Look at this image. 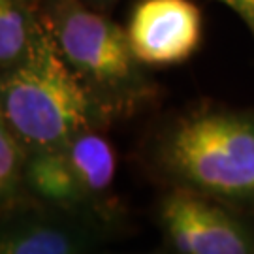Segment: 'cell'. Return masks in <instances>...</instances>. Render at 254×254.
I'll use <instances>...</instances> for the list:
<instances>
[{
  "label": "cell",
  "mask_w": 254,
  "mask_h": 254,
  "mask_svg": "<svg viewBox=\"0 0 254 254\" xmlns=\"http://www.w3.org/2000/svg\"><path fill=\"white\" fill-rule=\"evenodd\" d=\"M156 162L177 187L254 207V113L200 108L164 128Z\"/></svg>",
  "instance_id": "1"
},
{
  "label": "cell",
  "mask_w": 254,
  "mask_h": 254,
  "mask_svg": "<svg viewBox=\"0 0 254 254\" xmlns=\"http://www.w3.org/2000/svg\"><path fill=\"white\" fill-rule=\"evenodd\" d=\"M0 115L30 153L64 147L109 119L70 70L51 34L23 64L0 72Z\"/></svg>",
  "instance_id": "2"
},
{
  "label": "cell",
  "mask_w": 254,
  "mask_h": 254,
  "mask_svg": "<svg viewBox=\"0 0 254 254\" xmlns=\"http://www.w3.org/2000/svg\"><path fill=\"white\" fill-rule=\"evenodd\" d=\"M47 30L63 59L111 115L141 108L154 92L128 32L83 0H42Z\"/></svg>",
  "instance_id": "3"
},
{
  "label": "cell",
  "mask_w": 254,
  "mask_h": 254,
  "mask_svg": "<svg viewBox=\"0 0 254 254\" xmlns=\"http://www.w3.org/2000/svg\"><path fill=\"white\" fill-rule=\"evenodd\" d=\"M160 222L179 254H254V234L220 201L175 187L160 201Z\"/></svg>",
  "instance_id": "4"
},
{
  "label": "cell",
  "mask_w": 254,
  "mask_h": 254,
  "mask_svg": "<svg viewBox=\"0 0 254 254\" xmlns=\"http://www.w3.org/2000/svg\"><path fill=\"white\" fill-rule=\"evenodd\" d=\"M127 32L145 66L185 63L200 46V9L189 0H141L130 15Z\"/></svg>",
  "instance_id": "5"
},
{
  "label": "cell",
  "mask_w": 254,
  "mask_h": 254,
  "mask_svg": "<svg viewBox=\"0 0 254 254\" xmlns=\"http://www.w3.org/2000/svg\"><path fill=\"white\" fill-rule=\"evenodd\" d=\"M47 34L42 0H0V72L25 63Z\"/></svg>",
  "instance_id": "6"
},
{
  "label": "cell",
  "mask_w": 254,
  "mask_h": 254,
  "mask_svg": "<svg viewBox=\"0 0 254 254\" xmlns=\"http://www.w3.org/2000/svg\"><path fill=\"white\" fill-rule=\"evenodd\" d=\"M27 189L40 200L61 209H73L89 200L63 147L28 154Z\"/></svg>",
  "instance_id": "7"
},
{
  "label": "cell",
  "mask_w": 254,
  "mask_h": 254,
  "mask_svg": "<svg viewBox=\"0 0 254 254\" xmlns=\"http://www.w3.org/2000/svg\"><path fill=\"white\" fill-rule=\"evenodd\" d=\"M87 198L108 190L115 179V151L98 130H85L63 147Z\"/></svg>",
  "instance_id": "8"
},
{
  "label": "cell",
  "mask_w": 254,
  "mask_h": 254,
  "mask_svg": "<svg viewBox=\"0 0 254 254\" xmlns=\"http://www.w3.org/2000/svg\"><path fill=\"white\" fill-rule=\"evenodd\" d=\"M0 254H79V241L70 228L28 220L4 234Z\"/></svg>",
  "instance_id": "9"
},
{
  "label": "cell",
  "mask_w": 254,
  "mask_h": 254,
  "mask_svg": "<svg viewBox=\"0 0 254 254\" xmlns=\"http://www.w3.org/2000/svg\"><path fill=\"white\" fill-rule=\"evenodd\" d=\"M28 147L19 139L8 125L0 123V200L6 213L21 201L27 189Z\"/></svg>",
  "instance_id": "10"
},
{
  "label": "cell",
  "mask_w": 254,
  "mask_h": 254,
  "mask_svg": "<svg viewBox=\"0 0 254 254\" xmlns=\"http://www.w3.org/2000/svg\"><path fill=\"white\" fill-rule=\"evenodd\" d=\"M217 2L228 6L232 11H236L254 36V0H217Z\"/></svg>",
  "instance_id": "11"
},
{
  "label": "cell",
  "mask_w": 254,
  "mask_h": 254,
  "mask_svg": "<svg viewBox=\"0 0 254 254\" xmlns=\"http://www.w3.org/2000/svg\"><path fill=\"white\" fill-rule=\"evenodd\" d=\"M94 4H111V2H115V0H92Z\"/></svg>",
  "instance_id": "12"
}]
</instances>
